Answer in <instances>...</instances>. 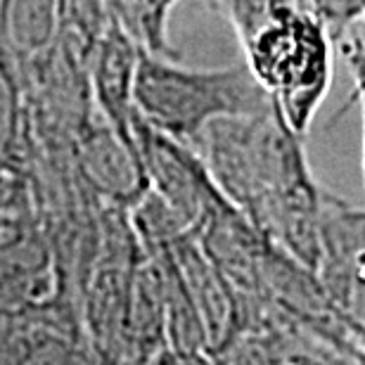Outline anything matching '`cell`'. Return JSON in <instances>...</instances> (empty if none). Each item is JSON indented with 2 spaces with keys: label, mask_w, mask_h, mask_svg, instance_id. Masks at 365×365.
<instances>
[{
  "label": "cell",
  "mask_w": 365,
  "mask_h": 365,
  "mask_svg": "<svg viewBox=\"0 0 365 365\" xmlns=\"http://www.w3.org/2000/svg\"><path fill=\"white\" fill-rule=\"evenodd\" d=\"M235 29L245 67L304 140L332 83V41L306 0H214Z\"/></svg>",
  "instance_id": "obj_1"
},
{
  "label": "cell",
  "mask_w": 365,
  "mask_h": 365,
  "mask_svg": "<svg viewBox=\"0 0 365 365\" xmlns=\"http://www.w3.org/2000/svg\"><path fill=\"white\" fill-rule=\"evenodd\" d=\"M302 143L273 105L261 114L209 121L190 148L225 200L250 216L271 197L316 182Z\"/></svg>",
  "instance_id": "obj_2"
},
{
  "label": "cell",
  "mask_w": 365,
  "mask_h": 365,
  "mask_svg": "<svg viewBox=\"0 0 365 365\" xmlns=\"http://www.w3.org/2000/svg\"><path fill=\"white\" fill-rule=\"evenodd\" d=\"M273 102L245 64L223 69H190L176 60L138 53L133 109L145 123L192 145L209 121L252 116Z\"/></svg>",
  "instance_id": "obj_3"
},
{
  "label": "cell",
  "mask_w": 365,
  "mask_h": 365,
  "mask_svg": "<svg viewBox=\"0 0 365 365\" xmlns=\"http://www.w3.org/2000/svg\"><path fill=\"white\" fill-rule=\"evenodd\" d=\"M130 130L148 178V190L185 223L190 232L200 228L216 209L228 204L190 145L152 128L138 114H133Z\"/></svg>",
  "instance_id": "obj_4"
},
{
  "label": "cell",
  "mask_w": 365,
  "mask_h": 365,
  "mask_svg": "<svg viewBox=\"0 0 365 365\" xmlns=\"http://www.w3.org/2000/svg\"><path fill=\"white\" fill-rule=\"evenodd\" d=\"M74 162L86 185L116 207H133L148 192L140 157L133 143L93 116L74 140Z\"/></svg>",
  "instance_id": "obj_5"
},
{
  "label": "cell",
  "mask_w": 365,
  "mask_h": 365,
  "mask_svg": "<svg viewBox=\"0 0 365 365\" xmlns=\"http://www.w3.org/2000/svg\"><path fill=\"white\" fill-rule=\"evenodd\" d=\"M140 48L121 34L114 24L105 29L91 41L86 50V76H88L91 98L95 112L107 126H112L123 140L133 143V76Z\"/></svg>",
  "instance_id": "obj_6"
},
{
  "label": "cell",
  "mask_w": 365,
  "mask_h": 365,
  "mask_svg": "<svg viewBox=\"0 0 365 365\" xmlns=\"http://www.w3.org/2000/svg\"><path fill=\"white\" fill-rule=\"evenodd\" d=\"M67 14L69 0H0V48L24 69L57 46Z\"/></svg>",
  "instance_id": "obj_7"
},
{
  "label": "cell",
  "mask_w": 365,
  "mask_h": 365,
  "mask_svg": "<svg viewBox=\"0 0 365 365\" xmlns=\"http://www.w3.org/2000/svg\"><path fill=\"white\" fill-rule=\"evenodd\" d=\"M53 261L36 240L19 237L0 247V311L26 309L50 292Z\"/></svg>",
  "instance_id": "obj_8"
},
{
  "label": "cell",
  "mask_w": 365,
  "mask_h": 365,
  "mask_svg": "<svg viewBox=\"0 0 365 365\" xmlns=\"http://www.w3.org/2000/svg\"><path fill=\"white\" fill-rule=\"evenodd\" d=\"M105 21L126 34L143 53L178 60L169 38L171 10L178 0H93Z\"/></svg>",
  "instance_id": "obj_9"
},
{
  "label": "cell",
  "mask_w": 365,
  "mask_h": 365,
  "mask_svg": "<svg viewBox=\"0 0 365 365\" xmlns=\"http://www.w3.org/2000/svg\"><path fill=\"white\" fill-rule=\"evenodd\" d=\"M26 128L29 121L19 69L0 48V178H12L19 171L17 164Z\"/></svg>",
  "instance_id": "obj_10"
},
{
  "label": "cell",
  "mask_w": 365,
  "mask_h": 365,
  "mask_svg": "<svg viewBox=\"0 0 365 365\" xmlns=\"http://www.w3.org/2000/svg\"><path fill=\"white\" fill-rule=\"evenodd\" d=\"M332 48L339 50V55L344 57L349 74L354 78V88L344 100V105L337 109V114L327 121V128H332L334 123L341 121L344 116L356 107V102H363V88H365V21L359 19L354 24H349L337 38L332 41Z\"/></svg>",
  "instance_id": "obj_11"
},
{
  "label": "cell",
  "mask_w": 365,
  "mask_h": 365,
  "mask_svg": "<svg viewBox=\"0 0 365 365\" xmlns=\"http://www.w3.org/2000/svg\"><path fill=\"white\" fill-rule=\"evenodd\" d=\"M19 365H91V361L81 349L53 334L29 344Z\"/></svg>",
  "instance_id": "obj_12"
},
{
  "label": "cell",
  "mask_w": 365,
  "mask_h": 365,
  "mask_svg": "<svg viewBox=\"0 0 365 365\" xmlns=\"http://www.w3.org/2000/svg\"><path fill=\"white\" fill-rule=\"evenodd\" d=\"M313 14L323 21L330 41L344 31L349 24L363 19V7L365 0H306Z\"/></svg>",
  "instance_id": "obj_13"
},
{
  "label": "cell",
  "mask_w": 365,
  "mask_h": 365,
  "mask_svg": "<svg viewBox=\"0 0 365 365\" xmlns=\"http://www.w3.org/2000/svg\"><path fill=\"white\" fill-rule=\"evenodd\" d=\"M155 365H223L221 359L204 349H171L166 346L157 356Z\"/></svg>",
  "instance_id": "obj_14"
}]
</instances>
